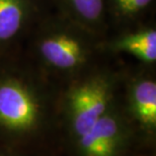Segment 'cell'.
Here are the masks:
<instances>
[{
	"mask_svg": "<svg viewBox=\"0 0 156 156\" xmlns=\"http://www.w3.org/2000/svg\"><path fill=\"white\" fill-rule=\"evenodd\" d=\"M119 127L113 117L105 114L80 137V145L87 156H113Z\"/></svg>",
	"mask_w": 156,
	"mask_h": 156,
	"instance_id": "4",
	"label": "cell"
},
{
	"mask_svg": "<svg viewBox=\"0 0 156 156\" xmlns=\"http://www.w3.org/2000/svg\"><path fill=\"white\" fill-rule=\"evenodd\" d=\"M118 48L145 62H154L156 60V32L148 30L126 36L119 42Z\"/></svg>",
	"mask_w": 156,
	"mask_h": 156,
	"instance_id": "6",
	"label": "cell"
},
{
	"mask_svg": "<svg viewBox=\"0 0 156 156\" xmlns=\"http://www.w3.org/2000/svg\"><path fill=\"white\" fill-rule=\"evenodd\" d=\"M133 104L140 121L146 126L156 124V84L152 80H142L133 89Z\"/></svg>",
	"mask_w": 156,
	"mask_h": 156,
	"instance_id": "5",
	"label": "cell"
},
{
	"mask_svg": "<svg viewBox=\"0 0 156 156\" xmlns=\"http://www.w3.org/2000/svg\"><path fill=\"white\" fill-rule=\"evenodd\" d=\"M72 7L86 20H96L101 15L104 0H69Z\"/></svg>",
	"mask_w": 156,
	"mask_h": 156,
	"instance_id": "8",
	"label": "cell"
},
{
	"mask_svg": "<svg viewBox=\"0 0 156 156\" xmlns=\"http://www.w3.org/2000/svg\"><path fill=\"white\" fill-rule=\"evenodd\" d=\"M43 57L54 67L70 69L80 65L84 60V50L81 44L67 35L48 37L41 44Z\"/></svg>",
	"mask_w": 156,
	"mask_h": 156,
	"instance_id": "3",
	"label": "cell"
},
{
	"mask_svg": "<svg viewBox=\"0 0 156 156\" xmlns=\"http://www.w3.org/2000/svg\"><path fill=\"white\" fill-rule=\"evenodd\" d=\"M152 0H115L118 9L124 14H134L144 9Z\"/></svg>",
	"mask_w": 156,
	"mask_h": 156,
	"instance_id": "9",
	"label": "cell"
},
{
	"mask_svg": "<svg viewBox=\"0 0 156 156\" xmlns=\"http://www.w3.org/2000/svg\"><path fill=\"white\" fill-rule=\"evenodd\" d=\"M108 102V86L102 80L87 81L73 90L70 96V108L73 127L78 136L87 132L104 116Z\"/></svg>",
	"mask_w": 156,
	"mask_h": 156,
	"instance_id": "2",
	"label": "cell"
},
{
	"mask_svg": "<svg viewBox=\"0 0 156 156\" xmlns=\"http://www.w3.org/2000/svg\"><path fill=\"white\" fill-rule=\"evenodd\" d=\"M24 7L21 0H0V41H8L23 26Z\"/></svg>",
	"mask_w": 156,
	"mask_h": 156,
	"instance_id": "7",
	"label": "cell"
},
{
	"mask_svg": "<svg viewBox=\"0 0 156 156\" xmlns=\"http://www.w3.org/2000/svg\"><path fill=\"white\" fill-rule=\"evenodd\" d=\"M38 117L39 105L27 87L13 80L0 84V125L24 132L35 126Z\"/></svg>",
	"mask_w": 156,
	"mask_h": 156,
	"instance_id": "1",
	"label": "cell"
}]
</instances>
